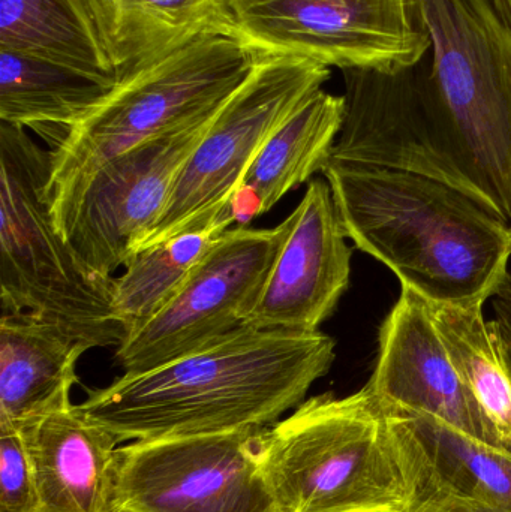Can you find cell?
<instances>
[{
    "label": "cell",
    "mask_w": 511,
    "mask_h": 512,
    "mask_svg": "<svg viewBox=\"0 0 511 512\" xmlns=\"http://www.w3.org/2000/svg\"><path fill=\"white\" fill-rule=\"evenodd\" d=\"M335 351L323 331L243 325L194 354L87 390L78 406L120 442L258 432L305 402Z\"/></svg>",
    "instance_id": "6da1fadb"
},
{
    "label": "cell",
    "mask_w": 511,
    "mask_h": 512,
    "mask_svg": "<svg viewBox=\"0 0 511 512\" xmlns=\"http://www.w3.org/2000/svg\"><path fill=\"white\" fill-rule=\"evenodd\" d=\"M323 174L354 248L428 303L483 307L510 273V225L459 189L335 159Z\"/></svg>",
    "instance_id": "7a4b0ae2"
},
{
    "label": "cell",
    "mask_w": 511,
    "mask_h": 512,
    "mask_svg": "<svg viewBox=\"0 0 511 512\" xmlns=\"http://www.w3.org/2000/svg\"><path fill=\"white\" fill-rule=\"evenodd\" d=\"M264 54L239 33H210L119 81L51 150L57 231L102 165L150 138L215 116Z\"/></svg>",
    "instance_id": "3957f363"
},
{
    "label": "cell",
    "mask_w": 511,
    "mask_h": 512,
    "mask_svg": "<svg viewBox=\"0 0 511 512\" xmlns=\"http://www.w3.org/2000/svg\"><path fill=\"white\" fill-rule=\"evenodd\" d=\"M282 512H407L410 489L389 412L365 385L305 400L258 438Z\"/></svg>",
    "instance_id": "277c9868"
},
{
    "label": "cell",
    "mask_w": 511,
    "mask_h": 512,
    "mask_svg": "<svg viewBox=\"0 0 511 512\" xmlns=\"http://www.w3.org/2000/svg\"><path fill=\"white\" fill-rule=\"evenodd\" d=\"M51 150L26 129L0 122V301L2 309L35 313L92 348L119 346L113 319L114 279L81 262L54 225Z\"/></svg>",
    "instance_id": "5b68a950"
},
{
    "label": "cell",
    "mask_w": 511,
    "mask_h": 512,
    "mask_svg": "<svg viewBox=\"0 0 511 512\" xmlns=\"http://www.w3.org/2000/svg\"><path fill=\"white\" fill-rule=\"evenodd\" d=\"M426 72L468 167L511 227V26L492 0H413Z\"/></svg>",
    "instance_id": "8992f818"
},
{
    "label": "cell",
    "mask_w": 511,
    "mask_h": 512,
    "mask_svg": "<svg viewBox=\"0 0 511 512\" xmlns=\"http://www.w3.org/2000/svg\"><path fill=\"white\" fill-rule=\"evenodd\" d=\"M330 75V68L312 60L264 54L210 123L180 170L164 212L132 255L224 219L234 222L230 200L246 171Z\"/></svg>",
    "instance_id": "52a82bcc"
},
{
    "label": "cell",
    "mask_w": 511,
    "mask_h": 512,
    "mask_svg": "<svg viewBox=\"0 0 511 512\" xmlns=\"http://www.w3.org/2000/svg\"><path fill=\"white\" fill-rule=\"evenodd\" d=\"M291 222L290 215L269 230L225 231L176 294L116 346L114 361L123 373L149 372L243 327L260 300Z\"/></svg>",
    "instance_id": "ba28073f"
},
{
    "label": "cell",
    "mask_w": 511,
    "mask_h": 512,
    "mask_svg": "<svg viewBox=\"0 0 511 512\" xmlns=\"http://www.w3.org/2000/svg\"><path fill=\"white\" fill-rule=\"evenodd\" d=\"M345 113L335 161L419 174L470 195L500 218L474 179L429 86L426 57L396 72L342 71ZM501 219V218H500Z\"/></svg>",
    "instance_id": "9c48e42d"
},
{
    "label": "cell",
    "mask_w": 511,
    "mask_h": 512,
    "mask_svg": "<svg viewBox=\"0 0 511 512\" xmlns=\"http://www.w3.org/2000/svg\"><path fill=\"white\" fill-rule=\"evenodd\" d=\"M233 12L239 35L261 53L341 71H402L431 47L413 0H233Z\"/></svg>",
    "instance_id": "30bf717a"
},
{
    "label": "cell",
    "mask_w": 511,
    "mask_h": 512,
    "mask_svg": "<svg viewBox=\"0 0 511 512\" xmlns=\"http://www.w3.org/2000/svg\"><path fill=\"white\" fill-rule=\"evenodd\" d=\"M258 432L134 441L117 450V512H282Z\"/></svg>",
    "instance_id": "8fae6325"
},
{
    "label": "cell",
    "mask_w": 511,
    "mask_h": 512,
    "mask_svg": "<svg viewBox=\"0 0 511 512\" xmlns=\"http://www.w3.org/2000/svg\"><path fill=\"white\" fill-rule=\"evenodd\" d=\"M215 116L150 138L93 174L59 228L89 270L114 279V271L125 267L164 212L180 170Z\"/></svg>",
    "instance_id": "7c38bea8"
},
{
    "label": "cell",
    "mask_w": 511,
    "mask_h": 512,
    "mask_svg": "<svg viewBox=\"0 0 511 512\" xmlns=\"http://www.w3.org/2000/svg\"><path fill=\"white\" fill-rule=\"evenodd\" d=\"M366 385L390 408L437 418L501 451L438 333L431 306L404 286L381 324L377 361Z\"/></svg>",
    "instance_id": "4fadbf2b"
},
{
    "label": "cell",
    "mask_w": 511,
    "mask_h": 512,
    "mask_svg": "<svg viewBox=\"0 0 511 512\" xmlns=\"http://www.w3.org/2000/svg\"><path fill=\"white\" fill-rule=\"evenodd\" d=\"M291 219L290 233L245 325L314 333L350 286L353 248L327 180L309 183Z\"/></svg>",
    "instance_id": "5bb4252c"
},
{
    "label": "cell",
    "mask_w": 511,
    "mask_h": 512,
    "mask_svg": "<svg viewBox=\"0 0 511 512\" xmlns=\"http://www.w3.org/2000/svg\"><path fill=\"white\" fill-rule=\"evenodd\" d=\"M384 406L407 475L408 511L511 512L510 454L437 418Z\"/></svg>",
    "instance_id": "9a60e30c"
},
{
    "label": "cell",
    "mask_w": 511,
    "mask_h": 512,
    "mask_svg": "<svg viewBox=\"0 0 511 512\" xmlns=\"http://www.w3.org/2000/svg\"><path fill=\"white\" fill-rule=\"evenodd\" d=\"M38 489V512H117L119 438L80 406L18 427Z\"/></svg>",
    "instance_id": "2e32d148"
},
{
    "label": "cell",
    "mask_w": 511,
    "mask_h": 512,
    "mask_svg": "<svg viewBox=\"0 0 511 512\" xmlns=\"http://www.w3.org/2000/svg\"><path fill=\"white\" fill-rule=\"evenodd\" d=\"M92 346L35 313L2 309L0 426L18 427L72 405L77 363Z\"/></svg>",
    "instance_id": "e0dca14e"
},
{
    "label": "cell",
    "mask_w": 511,
    "mask_h": 512,
    "mask_svg": "<svg viewBox=\"0 0 511 512\" xmlns=\"http://www.w3.org/2000/svg\"><path fill=\"white\" fill-rule=\"evenodd\" d=\"M0 51L62 66L107 86L119 83L98 0H0Z\"/></svg>",
    "instance_id": "ac0fdd59"
},
{
    "label": "cell",
    "mask_w": 511,
    "mask_h": 512,
    "mask_svg": "<svg viewBox=\"0 0 511 512\" xmlns=\"http://www.w3.org/2000/svg\"><path fill=\"white\" fill-rule=\"evenodd\" d=\"M119 81L210 33H239L233 0H98Z\"/></svg>",
    "instance_id": "d6986e66"
},
{
    "label": "cell",
    "mask_w": 511,
    "mask_h": 512,
    "mask_svg": "<svg viewBox=\"0 0 511 512\" xmlns=\"http://www.w3.org/2000/svg\"><path fill=\"white\" fill-rule=\"evenodd\" d=\"M344 95L320 90L264 144L236 191L257 198L261 215L323 173L344 122Z\"/></svg>",
    "instance_id": "ffe728a7"
},
{
    "label": "cell",
    "mask_w": 511,
    "mask_h": 512,
    "mask_svg": "<svg viewBox=\"0 0 511 512\" xmlns=\"http://www.w3.org/2000/svg\"><path fill=\"white\" fill-rule=\"evenodd\" d=\"M113 89L71 69L0 51V122L51 135L54 144Z\"/></svg>",
    "instance_id": "44dd1931"
},
{
    "label": "cell",
    "mask_w": 511,
    "mask_h": 512,
    "mask_svg": "<svg viewBox=\"0 0 511 512\" xmlns=\"http://www.w3.org/2000/svg\"><path fill=\"white\" fill-rule=\"evenodd\" d=\"M438 333L485 415L498 447L511 456V354L483 307L429 303Z\"/></svg>",
    "instance_id": "7402d4cb"
},
{
    "label": "cell",
    "mask_w": 511,
    "mask_h": 512,
    "mask_svg": "<svg viewBox=\"0 0 511 512\" xmlns=\"http://www.w3.org/2000/svg\"><path fill=\"white\" fill-rule=\"evenodd\" d=\"M233 224L224 219L150 246L128 259L122 276L114 280L111 303L113 319L126 336L146 324L176 294L192 268Z\"/></svg>",
    "instance_id": "603a6c76"
},
{
    "label": "cell",
    "mask_w": 511,
    "mask_h": 512,
    "mask_svg": "<svg viewBox=\"0 0 511 512\" xmlns=\"http://www.w3.org/2000/svg\"><path fill=\"white\" fill-rule=\"evenodd\" d=\"M32 466L20 433L0 426V512H38Z\"/></svg>",
    "instance_id": "cb8c5ba5"
},
{
    "label": "cell",
    "mask_w": 511,
    "mask_h": 512,
    "mask_svg": "<svg viewBox=\"0 0 511 512\" xmlns=\"http://www.w3.org/2000/svg\"><path fill=\"white\" fill-rule=\"evenodd\" d=\"M492 310H494V321L503 336L504 343L511 354V274L498 286L495 294L492 295Z\"/></svg>",
    "instance_id": "d4e9b609"
},
{
    "label": "cell",
    "mask_w": 511,
    "mask_h": 512,
    "mask_svg": "<svg viewBox=\"0 0 511 512\" xmlns=\"http://www.w3.org/2000/svg\"><path fill=\"white\" fill-rule=\"evenodd\" d=\"M492 3L497 8L501 18L511 26V0H492Z\"/></svg>",
    "instance_id": "484cf974"
},
{
    "label": "cell",
    "mask_w": 511,
    "mask_h": 512,
    "mask_svg": "<svg viewBox=\"0 0 511 512\" xmlns=\"http://www.w3.org/2000/svg\"><path fill=\"white\" fill-rule=\"evenodd\" d=\"M408 512H438V511L416 510V511H408Z\"/></svg>",
    "instance_id": "4316f807"
}]
</instances>
